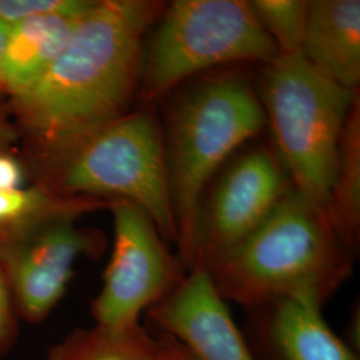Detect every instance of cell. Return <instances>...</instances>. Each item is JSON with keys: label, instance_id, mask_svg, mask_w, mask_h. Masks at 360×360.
Returning <instances> with one entry per match:
<instances>
[{"label": "cell", "instance_id": "cell-22", "mask_svg": "<svg viewBox=\"0 0 360 360\" xmlns=\"http://www.w3.org/2000/svg\"><path fill=\"white\" fill-rule=\"evenodd\" d=\"M16 139V129L13 127L10 115L3 105H0V151L7 148Z\"/></svg>", "mask_w": 360, "mask_h": 360}, {"label": "cell", "instance_id": "cell-3", "mask_svg": "<svg viewBox=\"0 0 360 360\" xmlns=\"http://www.w3.org/2000/svg\"><path fill=\"white\" fill-rule=\"evenodd\" d=\"M266 126L263 105L247 77L221 72L184 92L168 116L165 156L183 267L198 257L202 195L219 166Z\"/></svg>", "mask_w": 360, "mask_h": 360}, {"label": "cell", "instance_id": "cell-20", "mask_svg": "<svg viewBox=\"0 0 360 360\" xmlns=\"http://www.w3.org/2000/svg\"><path fill=\"white\" fill-rule=\"evenodd\" d=\"M151 360H199L193 352L172 336L158 334Z\"/></svg>", "mask_w": 360, "mask_h": 360}, {"label": "cell", "instance_id": "cell-8", "mask_svg": "<svg viewBox=\"0 0 360 360\" xmlns=\"http://www.w3.org/2000/svg\"><path fill=\"white\" fill-rule=\"evenodd\" d=\"M103 239L75 219H52L0 239V271L18 316L43 322L65 295L79 257L99 252Z\"/></svg>", "mask_w": 360, "mask_h": 360}, {"label": "cell", "instance_id": "cell-2", "mask_svg": "<svg viewBox=\"0 0 360 360\" xmlns=\"http://www.w3.org/2000/svg\"><path fill=\"white\" fill-rule=\"evenodd\" d=\"M354 259L326 212L291 188L255 231L206 270L226 302L245 309L287 297L323 309L351 275Z\"/></svg>", "mask_w": 360, "mask_h": 360}, {"label": "cell", "instance_id": "cell-6", "mask_svg": "<svg viewBox=\"0 0 360 360\" xmlns=\"http://www.w3.org/2000/svg\"><path fill=\"white\" fill-rule=\"evenodd\" d=\"M144 47L139 98L151 105L183 80L219 65L263 62L278 49L245 0H176Z\"/></svg>", "mask_w": 360, "mask_h": 360}, {"label": "cell", "instance_id": "cell-14", "mask_svg": "<svg viewBox=\"0 0 360 360\" xmlns=\"http://www.w3.org/2000/svg\"><path fill=\"white\" fill-rule=\"evenodd\" d=\"M324 212L342 242L355 252L360 235L359 94L340 138L334 184Z\"/></svg>", "mask_w": 360, "mask_h": 360}, {"label": "cell", "instance_id": "cell-17", "mask_svg": "<svg viewBox=\"0 0 360 360\" xmlns=\"http://www.w3.org/2000/svg\"><path fill=\"white\" fill-rule=\"evenodd\" d=\"M250 3L279 55L302 51L309 1L255 0Z\"/></svg>", "mask_w": 360, "mask_h": 360}, {"label": "cell", "instance_id": "cell-7", "mask_svg": "<svg viewBox=\"0 0 360 360\" xmlns=\"http://www.w3.org/2000/svg\"><path fill=\"white\" fill-rule=\"evenodd\" d=\"M114 217V247L103 284L91 303L95 324L127 327L169 295L186 272L150 215L124 199L108 200Z\"/></svg>", "mask_w": 360, "mask_h": 360}, {"label": "cell", "instance_id": "cell-19", "mask_svg": "<svg viewBox=\"0 0 360 360\" xmlns=\"http://www.w3.org/2000/svg\"><path fill=\"white\" fill-rule=\"evenodd\" d=\"M18 336V312L8 285L0 271V359L11 348Z\"/></svg>", "mask_w": 360, "mask_h": 360}, {"label": "cell", "instance_id": "cell-13", "mask_svg": "<svg viewBox=\"0 0 360 360\" xmlns=\"http://www.w3.org/2000/svg\"><path fill=\"white\" fill-rule=\"evenodd\" d=\"M83 15L34 18L10 27L1 56L0 89L15 96L38 80L65 49Z\"/></svg>", "mask_w": 360, "mask_h": 360}, {"label": "cell", "instance_id": "cell-18", "mask_svg": "<svg viewBox=\"0 0 360 360\" xmlns=\"http://www.w3.org/2000/svg\"><path fill=\"white\" fill-rule=\"evenodd\" d=\"M94 3L87 0H0V23L11 27L34 18L80 16Z\"/></svg>", "mask_w": 360, "mask_h": 360}, {"label": "cell", "instance_id": "cell-15", "mask_svg": "<svg viewBox=\"0 0 360 360\" xmlns=\"http://www.w3.org/2000/svg\"><path fill=\"white\" fill-rule=\"evenodd\" d=\"M156 338L142 324L77 328L49 349L47 360H151Z\"/></svg>", "mask_w": 360, "mask_h": 360}, {"label": "cell", "instance_id": "cell-21", "mask_svg": "<svg viewBox=\"0 0 360 360\" xmlns=\"http://www.w3.org/2000/svg\"><path fill=\"white\" fill-rule=\"evenodd\" d=\"M23 171L13 156L0 151V191H13L22 188Z\"/></svg>", "mask_w": 360, "mask_h": 360}, {"label": "cell", "instance_id": "cell-4", "mask_svg": "<svg viewBox=\"0 0 360 360\" xmlns=\"http://www.w3.org/2000/svg\"><path fill=\"white\" fill-rule=\"evenodd\" d=\"M358 90H348L309 65L302 51L278 55L263 67L260 103L292 190L326 210L339 143Z\"/></svg>", "mask_w": 360, "mask_h": 360}, {"label": "cell", "instance_id": "cell-11", "mask_svg": "<svg viewBox=\"0 0 360 360\" xmlns=\"http://www.w3.org/2000/svg\"><path fill=\"white\" fill-rule=\"evenodd\" d=\"M322 307L300 299H279L250 309L257 340L269 360H359L326 323Z\"/></svg>", "mask_w": 360, "mask_h": 360}, {"label": "cell", "instance_id": "cell-23", "mask_svg": "<svg viewBox=\"0 0 360 360\" xmlns=\"http://www.w3.org/2000/svg\"><path fill=\"white\" fill-rule=\"evenodd\" d=\"M10 32V26L0 23V68H1V56H3V50H4V44Z\"/></svg>", "mask_w": 360, "mask_h": 360}, {"label": "cell", "instance_id": "cell-12", "mask_svg": "<svg viewBox=\"0 0 360 360\" xmlns=\"http://www.w3.org/2000/svg\"><path fill=\"white\" fill-rule=\"evenodd\" d=\"M302 53L324 77L348 90H358L359 0L309 1Z\"/></svg>", "mask_w": 360, "mask_h": 360}, {"label": "cell", "instance_id": "cell-1", "mask_svg": "<svg viewBox=\"0 0 360 360\" xmlns=\"http://www.w3.org/2000/svg\"><path fill=\"white\" fill-rule=\"evenodd\" d=\"M162 1H95L44 74L13 98L39 151L55 163L98 129L126 115L139 95L144 37Z\"/></svg>", "mask_w": 360, "mask_h": 360}, {"label": "cell", "instance_id": "cell-16", "mask_svg": "<svg viewBox=\"0 0 360 360\" xmlns=\"http://www.w3.org/2000/svg\"><path fill=\"white\" fill-rule=\"evenodd\" d=\"M105 206L108 200L63 196L38 187L0 191V239L47 220L77 219Z\"/></svg>", "mask_w": 360, "mask_h": 360}, {"label": "cell", "instance_id": "cell-5", "mask_svg": "<svg viewBox=\"0 0 360 360\" xmlns=\"http://www.w3.org/2000/svg\"><path fill=\"white\" fill-rule=\"evenodd\" d=\"M52 165L53 193L132 202L154 220L166 242L176 245L163 136L151 111L120 116Z\"/></svg>", "mask_w": 360, "mask_h": 360}, {"label": "cell", "instance_id": "cell-9", "mask_svg": "<svg viewBox=\"0 0 360 360\" xmlns=\"http://www.w3.org/2000/svg\"><path fill=\"white\" fill-rule=\"evenodd\" d=\"M288 191L281 160L269 150H255L240 158L200 206L195 269H206L240 245Z\"/></svg>", "mask_w": 360, "mask_h": 360}, {"label": "cell", "instance_id": "cell-10", "mask_svg": "<svg viewBox=\"0 0 360 360\" xmlns=\"http://www.w3.org/2000/svg\"><path fill=\"white\" fill-rule=\"evenodd\" d=\"M146 314L159 334L175 338L199 360H257L206 269L188 271Z\"/></svg>", "mask_w": 360, "mask_h": 360}]
</instances>
